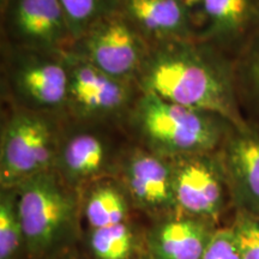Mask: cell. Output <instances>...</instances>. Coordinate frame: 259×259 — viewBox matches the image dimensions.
<instances>
[{"mask_svg": "<svg viewBox=\"0 0 259 259\" xmlns=\"http://www.w3.org/2000/svg\"><path fill=\"white\" fill-rule=\"evenodd\" d=\"M74 40L97 21L119 10V0H59Z\"/></svg>", "mask_w": 259, "mask_h": 259, "instance_id": "19", "label": "cell"}, {"mask_svg": "<svg viewBox=\"0 0 259 259\" xmlns=\"http://www.w3.org/2000/svg\"><path fill=\"white\" fill-rule=\"evenodd\" d=\"M178 211L219 223L233 208L219 151L170 158Z\"/></svg>", "mask_w": 259, "mask_h": 259, "instance_id": "8", "label": "cell"}, {"mask_svg": "<svg viewBox=\"0 0 259 259\" xmlns=\"http://www.w3.org/2000/svg\"><path fill=\"white\" fill-rule=\"evenodd\" d=\"M4 87L15 108L63 118L66 114L69 70L65 53L8 47Z\"/></svg>", "mask_w": 259, "mask_h": 259, "instance_id": "5", "label": "cell"}, {"mask_svg": "<svg viewBox=\"0 0 259 259\" xmlns=\"http://www.w3.org/2000/svg\"><path fill=\"white\" fill-rule=\"evenodd\" d=\"M232 205L259 218V130L247 122L233 127L219 149Z\"/></svg>", "mask_w": 259, "mask_h": 259, "instance_id": "12", "label": "cell"}, {"mask_svg": "<svg viewBox=\"0 0 259 259\" xmlns=\"http://www.w3.org/2000/svg\"><path fill=\"white\" fill-rule=\"evenodd\" d=\"M150 44L121 11L97 21L70 52L114 78L136 82Z\"/></svg>", "mask_w": 259, "mask_h": 259, "instance_id": "7", "label": "cell"}, {"mask_svg": "<svg viewBox=\"0 0 259 259\" xmlns=\"http://www.w3.org/2000/svg\"><path fill=\"white\" fill-rule=\"evenodd\" d=\"M61 259H89V257L85 254V252L83 251V248L78 246V247L74 248L73 251H71L70 253L64 255Z\"/></svg>", "mask_w": 259, "mask_h": 259, "instance_id": "23", "label": "cell"}, {"mask_svg": "<svg viewBox=\"0 0 259 259\" xmlns=\"http://www.w3.org/2000/svg\"><path fill=\"white\" fill-rule=\"evenodd\" d=\"M259 32V0H199L197 38L226 50L241 48Z\"/></svg>", "mask_w": 259, "mask_h": 259, "instance_id": "15", "label": "cell"}, {"mask_svg": "<svg viewBox=\"0 0 259 259\" xmlns=\"http://www.w3.org/2000/svg\"><path fill=\"white\" fill-rule=\"evenodd\" d=\"M136 84L142 93L221 115L235 127L247 124L240 109L235 63L200 38L150 45Z\"/></svg>", "mask_w": 259, "mask_h": 259, "instance_id": "1", "label": "cell"}, {"mask_svg": "<svg viewBox=\"0 0 259 259\" xmlns=\"http://www.w3.org/2000/svg\"><path fill=\"white\" fill-rule=\"evenodd\" d=\"M28 259H61L82 241L79 191L54 169L15 187Z\"/></svg>", "mask_w": 259, "mask_h": 259, "instance_id": "2", "label": "cell"}, {"mask_svg": "<svg viewBox=\"0 0 259 259\" xmlns=\"http://www.w3.org/2000/svg\"><path fill=\"white\" fill-rule=\"evenodd\" d=\"M0 10L8 47L52 53L72 50L76 40L59 0H8Z\"/></svg>", "mask_w": 259, "mask_h": 259, "instance_id": "9", "label": "cell"}, {"mask_svg": "<svg viewBox=\"0 0 259 259\" xmlns=\"http://www.w3.org/2000/svg\"><path fill=\"white\" fill-rule=\"evenodd\" d=\"M0 259H28L15 187L0 189Z\"/></svg>", "mask_w": 259, "mask_h": 259, "instance_id": "18", "label": "cell"}, {"mask_svg": "<svg viewBox=\"0 0 259 259\" xmlns=\"http://www.w3.org/2000/svg\"><path fill=\"white\" fill-rule=\"evenodd\" d=\"M65 58L69 70L66 114L83 124L126 120L141 94L136 82L114 78L72 52Z\"/></svg>", "mask_w": 259, "mask_h": 259, "instance_id": "6", "label": "cell"}, {"mask_svg": "<svg viewBox=\"0 0 259 259\" xmlns=\"http://www.w3.org/2000/svg\"><path fill=\"white\" fill-rule=\"evenodd\" d=\"M78 124L61 134L53 169L80 191L102 178L115 177L124 148H119L101 125Z\"/></svg>", "mask_w": 259, "mask_h": 259, "instance_id": "11", "label": "cell"}, {"mask_svg": "<svg viewBox=\"0 0 259 259\" xmlns=\"http://www.w3.org/2000/svg\"><path fill=\"white\" fill-rule=\"evenodd\" d=\"M231 226L241 259H259V218L242 211H234Z\"/></svg>", "mask_w": 259, "mask_h": 259, "instance_id": "21", "label": "cell"}, {"mask_svg": "<svg viewBox=\"0 0 259 259\" xmlns=\"http://www.w3.org/2000/svg\"><path fill=\"white\" fill-rule=\"evenodd\" d=\"M125 121L138 145L167 158L216 153L235 127L215 113L189 108L142 92Z\"/></svg>", "mask_w": 259, "mask_h": 259, "instance_id": "3", "label": "cell"}, {"mask_svg": "<svg viewBox=\"0 0 259 259\" xmlns=\"http://www.w3.org/2000/svg\"><path fill=\"white\" fill-rule=\"evenodd\" d=\"M200 259H241L232 226H220Z\"/></svg>", "mask_w": 259, "mask_h": 259, "instance_id": "22", "label": "cell"}, {"mask_svg": "<svg viewBox=\"0 0 259 259\" xmlns=\"http://www.w3.org/2000/svg\"><path fill=\"white\" fill-rule=\"evenodd\" d=\"M115 178L127 193L135 211L144 213L150 221L178 211L170 158L141 145L125 148Z\"/></svg>", "mask_w": 259, "mask_h": 259, "instance_id": "10", "label": "cell"}, {"mask_svg": "<svg viewBox=\"0 0 259 259\" xmlns=\"http://www.w3.org/2000/svg\"><path fill=\"white\" fill-rule=\"evenodd\" d=\"M145 229L130 221L83 231L80 247L89 259H138L145 252Z\"/></svg>", "mask_w": 259, "mask_h": 259, "instance_id": "17", "label": "cell"}, {"mask_svg": "<svg viewBox=\"0 0 259 259\" xmlns=\"http://www.w3.org/2000/svg\"><path fill=\"white\" fill-rule=\"evenodd\" d=\"M82 228L97 229L130 221L135 211L127 193L115 177H107L79 191Z\"/></svg>", "mask_w": 259, "mask_h": 259, "instance_id": "16", "label": "cell"}, {"mask_svg": "<svg viewBox=\"0 0 259 259\" xmlns=\"http://www.w3.org/2000/svg\"><path fill=\"white\" fill-rule=\"evenodd\" d=\"M6 2H8V0H0V9H2L3 6L6 4Z\"/></svg>", "mask_w": 259, "mask_h": 259, "instance_id": "25", "label": "cell"}, {"mask_svg": "<svg viewBox=\"0 0 259 259\" xmlns=\"http://www.w3.org/2000/svg\"><path fill=\"white\" fill-rule=\"evenodd\" d=\"M194 2H199V0H194Z\"/></svg>", "mask_w": 259, "mask_h": 259, "instance_id": "26", "label": "cell"}, {"mask_svg": "<svg viewBox=\"0 0 259 259\" xmlns=\"http://www.w3.org/2000/svg\"><path fill=\"white\" fill-rule=\"evenodd\" d=\"M219 227L216 222L177 211L144 228L145 252L151 259H200Z\"/></svg>", "mask_w": 259, "mask_h": 259, "instance_id": "14", "label": "cell"}, {"mask_svg": "<svg viewBox=\"0 0 259 259\" xmlns=\"http://www.w3.org/2000/svg\"><path fill=\"white\" fill-rule=\"evenodd\" d=\"M119 11L150 45L198 34L199 2L194 0H119Z\"/></svg>", "mask_w": 259, "mask_h": 259, "instance_id": "13", "label": "cell"}, {"mask_svg": "<svg viewBox=\"0 0 259 259\" xmlns=\"http://www.w3.org/2000/svg\"><path fill=\"white\" fill-rule=\"evenodd\" d=\"M59 119L15 108L0 135V189L53 169L63 128Z\"/></svg>", "mask_w": 259, "mask_h": 259, "instance_id": "4", "label": "cell"}, {"mask_svg": "<svg viewBox=\"0 0 259 259\" xmlns=\"http://www.w3.org/2000/svg\"><path fill=\"white\" fill-rule=\"evenodd\" d=\"M138 259H151V257H150V255H149V254L147 253V252H144V253L142 254L141 257H139Z\"/></svg>", "mask_w": 259, "mask_h": 259, "instance_id": "24", "label": "cell"}, {"mask_svg": "<svg viewBox=\"0 0 259 259\" xmlns=\"http://www.w3.org/2000/svg\"><path fill=\"white\" fill-rule=\"evenodd\" d=\"M235 73L239 95L246 94L259 112V32L241 48Z\"/></svg>", "mask_w": 259, "mask_h": 259, "instance_id": "20", "label": "cell"}]
</instances>
